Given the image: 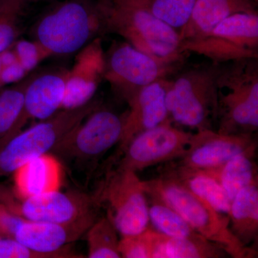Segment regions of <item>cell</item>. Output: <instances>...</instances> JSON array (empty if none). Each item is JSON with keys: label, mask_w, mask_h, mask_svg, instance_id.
Here are the masks:
<instances>
[{"label": "cell", "mask_w": 258, "mask_h": 258, "mask_svg": "<svg viewBox=\"0 0 258 258\" xmlns=\"http://www.w3.org/2000/svg\"><path fill=\"white\" fill-rule=\"evenodd\" d=\"M257 148L254 135H226L205 129L192 134L184 155L172 162L189 169L208 170Z\"/></svg>", "instance_id": "13"}, {"label": "cell", "mask_w": 258, "mask_h": 258, "mask_svg": "<svg viewBox=\"0 0 258 258\" xmlns=\"http://www.w3.org/2000/svg\"><path fill=\"white\" fill-rule=\"evenodd\" d=\"M168 66L181 68L187 54L180 49L179 32L152 14L138 0H113L106 15V32Z\"/></svg>", "instance_id": "3"}, {"label": "cell", "mask_w": 258, "mask_h": 258, "mask_svg": "<svg viewBox=\"0 0 258 258\" xmlns=\"http://www.w3.org/2000/svg\"><path fill=\"white\" fill-rule=\"evenodd\" d=\"M184 53L203 55L219 64L258 58V13L230 15L211 32L181 47Z\"/></svg>", "instance_id": "9"}, {"label": "cell", "mask_w": 258, "mask_h": 258, "mask_svg": "<svg viewBox=\"0 0 258 258\" xmlns=\"http://www.w3.org/2000/svg\"><path fill=\"white\" fill-rule=\"evenodd\" d=\"M222 64L181 68L168 79L166 105L171 123L199 131L214 129L217 117V79Z\"/></svg>", "instance_id": "2"}, {"label": "cell", "mask_w": 258, "mask_h": 258, "mask_svg": "<svg viewBox=\"0 0 258 258\" xmlns=\"http://www.w3.org/2000/svg\"><path fill=\"white\" fill-rule=\"evenodd\" d=\"M28 73L19 61L15 63L3 67L0 75L2 86L20 82L26 76Z\"/></svg>", "instance_id": "33"}, {"label": "cell", "mask_w": 258, "mask_h": 258, "mask_svg": "<svg viewBox=\"0 0 258 258\" xmlns=\"http://www.w3.org/2000/svg\"><path fill=\"white\" fill-rule=\"evenodd\" d=\"M30 79L0 92V147L20 132L28 122L25 92Z\"/></svg>", "instance_id": "24"}, {"label": "cell", "mask_w": 258, "mask_h": 258, "mask_svg": "<svg viewBox=\"0 0 258 258\" xmlns=\"http://www.w3.org/2000/svg\"><path fill=\"white\" fill-rule=\"evenodd\" d=\"M98 219V214H93L69 223L24 220L13 238L35 252L66 253L71 251L64 248V246L81 238Z\"/></svg>", "instance_id": "15"}, {"label": "cell", "mask_w": 258, "mask_h": 258, "mask_svg": "<svg viewBox=\"0 0 258 258\" xmlns=\"http://www.w3.org/2000/svg\"><path fill=\"white\" fill-rule=\"evenodd\" d=\"M105 52L100 37L80 50L66 80L62 109H75L86 106L104 79Z\"/></svg>", "instance_id": "14"}, {"label": "cell", "mask_w": 258, "mask_h": 258, "mask_svg": "<svg viewBox=\"0 0 258 258\" xmlns=\"http://www.w3.org/2000/svg\"><path fill=\"white\" fill-rule=\"evenodd\" d=\"M161 171L169 174L191 192L210 204L220 213L227 215L231 201L220 184L203 170L189 169L166 163Z\"/></svg>", "instance_id": "20"}, {"label": "cell", "mask_w": 258, "mask_h": 258, "mask_svg": "<svg viewBox=\"0 0 258 258\" xmlns=\"http://www.w3.org/2000/svg\"><path fill=\"white\" fill-rule=\"evenodd\" d=\"M95 196L122 237L137 235L148 228L149 206L142 181L133 171L116 168L106 174Z\"/></svg>", "instance_id": "8"}, {"label": "cell", "mask_w": 258, "mask_h": 258, "mask_svg": "<svg viewBox=\"0 0 258 258\" xmlns=\"http://www.w3.org/2000/svg\"><path fill=\"white\" fill-rule=\"evenodd\" d=\"M101 32H106V16L98 5L71 0L44 15L34 35L50 55H69L81 50Z\"/></svg>", "instance_id": "5"}, {"label": "cell", "mask_w": 258, "mask_h": 258, "mask_svg": "<svg viewBox=\"0 0 258 258\" xmlns=\"http://www.w3.org/2000/svg\"><path fill=\"white\" fill-rule=\"evenodd\" d=\"M2 69H3V64H2L1 58H0V75H1ZM2 86L1 80H0V86Z\"/></svg>", "instance_id": "36"}, {"label": "cell", "mask_w": 258, "mask_h": 258, "mask_svg": "<svg viewBox=\"0 0 258 258\" xmlns=\"http://www.w3.org/2000/svg\"><path fill=\"white\" fill-rule=\"evenodd\" d=\"M217 94V132L254 135L258 129V58L222 64Z\"/></svg>", "instance_id": "4"}, {"label": "cell", "mask_w": 258, "mask_h": 258, "mask_svg": "<svg viewBox=\"0 0 258 258\" xmlns=\"http://www.w3.org/2000/svg\"><path fill=\"white\" fill-rule=\"evenodd\" d=\"M32 1L35 0H0V53L16 42L22 20Z\"/></svg>", "instance_id": "27"}, {"label": "cell", "mask_w": 258, "mask_h": 258, "mask_svg": "<svg viewBox=\"0 0 258 258\" xmlns=\"http://www.w3.org/2000/svg\"><path fill=\"white\" fill-rule=\"evenodd\" d=\"M153 15L178 32L189 20L198 0H138Z\"/></svg>", "instance_id": "28"}, {"label": "cell", "mask_w": 258, "mask_h": 258, "mask_svg": "<svg viewBox=\"0 0 258 258\" xmlns=\"http://www.w3.org/2000/svg\"><path fill=\"white\" fill-rule=\"evenodd\" d=\"M168 79L158 80L148 85L128 102L130 110L125 115L123 135L119 142L121 150L138 134L171 122L166 105Z\"/></svg>", "instance_id": "16"}, {"label": "cell", "mask_w": 258, "mask_h": 258, "mask_svg": "<svg viewBox=\"0 0 258 258\" xmlns=\"http://www.w3.org/2000/svg\"><path fill=\"white\" fill-rule=\"evenodd\" d=\"M97 5L105 15L108 13L113 5V0H98Z\"/></svg>", "instance_id": "35"}, {"label": "cell", "mask_w": 258, "mask_h": 258, "mask_svg": "<svg viewBox=\"0 0 258 258\" xmlns=\"http://www.w3.org/2000/svg\"><path fill=\"white\" fill-rule=\"evenodd\" d=\"M0 58H1L3 67L15 63L17 61H18L14 50H12L10 49H8V50H5L4 52L0 53Z\"/></svg>", "instance_id": "34"}, {"label": "cell", "mask_w": 258, "mask_h": 258, "mask_svg": "<svg viewBox=\"0 0 258 258\" xmlns=\"http://www.w3.org/2000/svg\"><path fill=\"white\" fill-rule=\"evenodd\" d=\"M158 233L157 230L147 228L137 235L122 237L118 243L121 257L153 258Z\"/></svg>", "instance_id": "29"}, {"label": "cell", "mask_w": 258, "mask_h": 258, "mask_svg": "<svg viewBox=\"0 0 258 258\" xmlns=\"http://www.w3.org/2000/svg\"><path fill=\"white\" fill-rule=\"evenodd\" d=\"M118 231L108 216L98 218L88 229V257L89 258H120Z\"/></svg>", "instance_id": "26"}, {"label": "cell", "mask_w": 258, "mask_h": 258, "mask_svg": "<svg viewBox=\"0 0 258 258\" xmlns=\"http://www.w3.org/2000/svg\"><path fill=\"white\" fill-rule=\"evenodd\" d=\"M74 252L46 254L35 252L14 238L0 236V258H83Z\"/></svg>", "instance_id": "30"}, {"label": "cell", "mask_w": 258, "mask_h": 258, "mask_svg": "<svg viewBox=\"0 0 258 258\" xmlns=\"http://www.w3.org/2000/svg\"><path fill=\"white\" fill-rule=\"evenodd\" d=\"M147 197L149 198V222H152L158 232L178 238L201 237L181 215L164 202L149 195Z\"/></svg>", "instance_id": "25"}, {"label": "cell", "mask_w": 258, "mask_h": 258, "mask_svg": "<svg viewBox=\"0 0 258 258\" xmlns=\"http://www.w3.org/2000/svg\"><path fill=\"white\" fill-rule=\"evenodd\" d=\"M24 220L0 204V236L13 238L17 228Z\"/></svg>", "instance_id": "32"}, {"label": "cell", "mask_w": 258, "mask_h": 258, "mask_svg": "<svg viewBox=\"0 0 258 258\" xmlns=\"http://www.w3.org/2000/svg\"><path fill=\"white\" fill-rule=\"evenodd\" d=\"M230 228L244 245L257 243L258 238V184L244 188L231 201L228 214Z\"/></svg>", "instance_id": "21"}, {"label": "cell", "mask_w": 258, "mask_h": 258, "mask_svg": "<svg viewBox=\"0 0 258 258\" xmlns=\"http://www.w3.org/2000/svg\"><path fill=\"white\" fill-rule=\"evenodd\" d=\"M180 69L156 60L127 42L113 44L105 53L104 79L127 103L142 88L171 77Z\"/></svg>", "instance_id": "11"}, {"label": "cell", "mask_w": 258, "mask_h": 258, "mask_svg": "<svg viewBox=\"0 0 258 258\" xmlns=\"http://www.w3.org/2000/svg\"><path fill=\"white\" fill-rule=\"evenodd\" d=\"M256 150L241 153L221 166L203 170L216 180L230 201L241 190L258 184L257 165L254 161Z\"/></svg>", "instance_id": "22"}, {"label": "cell", "mask_w": 258, "mask_h": 258, "mask_svg": "<svg viewBox=\"0 0 258 258\" xmlns=\"http://www.w3.org/2000/svg\"><path fill=\"white\" fill-rule=\"evenodd\" d=\"M14 50L17 58L26 72L33 71L42 60L50 55L37 41L20 40L14 43Z\"/></svg>", "instance_id": "31"}, {"label": "cell", "mask_w": 258, "mask_h": 258, "mask_svg": "<svg viewBox=\"0 0 258 258\" xmlns=\"http://www.w3.org/2000/svg\"><path fill=\"white\" fill-rule=\"evenodd\" d=\"M125 115L98 106L61 140L51 154L83 168H93L123 135Z\"/></svg>", "instance_id": "7"}, {"label": "cell", "mask_w": 258, "mask_h": 258, "mask_svg": "<svg viewBox=\"0 0 258 258\" xmlns=\"http://www.w3.org/2000/svg\"><path fill=\"white\" fill-rule=\"evenodd\" d=\"M0 204L25 220L52 223L77 221L101 208L94 194L59 189L25 198L0 189Z\"/></svg>", "instance_id": "10"}, {"label": "cell", "mask_w": 258, "mask_h": 258, "mask_svg": "<svg viewBox=\"0 0 258 258\" xmlns=\"http://www.w3.org/2000/svg\"><path fill=\"white\" fill-rule=\"evenodd\" d=\"M146 195L164 202L186 220L194 230L217 244L234 258L257 257L255 249L241 243L230 228L228 216L217 211L210 204L191 192L169 174L142 181Z\"/></svg>", "instance_id": "1"}, {"label": "cell", "mask_w": 258, "mask_h": 258, "mask_svg": "<svg viewBox=\"0 0 258 258\" xmlns=\"http://www.w3.org/2000/svg\"><path fill=\"white\" fill-rule=\"evenodd\" d=\"M99 106L91 101L75 109H62L20 131L0 147V178L14 174L24 164L50 154L62 139Z\"/></svg>", "instance_id": "6"}, {"label": "cell", "mask_w": 258, "mask_h": 258, "mask_svg": "<svg viewBox=\"0 0 258 258\" xmlns=\"http://www.w3.org/2000/svg\"><path fill=\"white\" fill-rule=\"evenodd\" d=\"M226 255L223 249L203 236L178 238L159 232L153 258H221Z\"/></svg>", "instance_id": "23"}, {"label": "cell", "mask_w": 258, "mask_h": 258, "mask_svg": "<svg viewBox=\"0 0 258 258\" xmlns=\"http://www.w3.org/2000/svg\"><path fill=\"white\" fill-rule=\"evenodd\" d=\"M240 13H257V0H198L189 21L179 32L180 49L208 35L224 19Z\"/></svg>", "instance_id": "18"}, {"label": "cell", "mask_w": 258, "mask_h": 258, "mask_svg": "<svg viewBox=\"0 0 258 258\" xmlns=\"http://www.w3.org/2000/svg\"><path fill=\"white\" fill-rule=\"evenodd\" d=\"M192 134L171 122L149 129L134 137L123 149L118 168L137 172L146 168L177 160L184 155Z\"/></svg>", "instance_id": "12"}, {"label": "cell", "mask_w": 258, "mask_h": 258, "mask_svg": "<svg viewBox=\"0 0 258 258\" xmlns=\"http://www.w3.org/2000/svg\"><path fill=\"white\" fill-rule=\"evenodd\" d=\"M69 71H47L30 79L25 92L27 119L42 120L61 110Z\"/></svg>", "instance_id": "17"}, {"label": "cell", "mask_w": 258, "mask_h": 258, "mask_svg": "<svg viewBox=\"0 0 258 258\" xmlns=\"http://www.w3.org/2000/svg\"><path fill=\"white\" fill-rule=\"evenodd\" d=\"M13 174L14 193L20 198L41 195L60 187V164L52 154L28 161Z\"/></svg>", "instance_id": "19"}]
</instances>
